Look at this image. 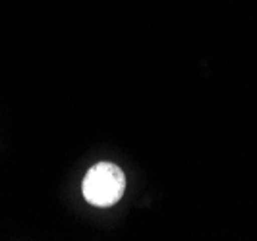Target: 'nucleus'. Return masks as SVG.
<instances>
[{
	"instance_id": "nucleus-1",
	"label": "nucleus",
	"mask_w": 257,
	"mask_h": 241,
	"mask_svg": "<svg viewBox=\"0 0 257 241\" xmlns=\"http://www.w3.org/2000/svg\"><path fill=\"white\" fill-rule=\"evenodd\" d=\"M81 191L93 206H112L126 191V176L112 162H97L87 170Z\"/></svg>"
}]
</instances>
